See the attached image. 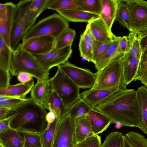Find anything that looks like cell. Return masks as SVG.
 <instances>
[{"instance_id": "37", "label": "cell", "mask_w": 147, "mask_h": 147, "mask_svg": "<svg viewBox=\"0 0 147 147\" xmlns=\"http://www.w3.org/2000/svg\"><path fill=\"white\" fill-rule=\"evenodd\" d=\"M124 135L118 131H113L106 137L101 147H122Z\"/></svg>"}, {"instance_id": "22", "label": "cell", "mask_w": 147, "mask_h": 147, "mask_svg": "<svg viewBox=\"0 0 147 147\" xmlns=\"http://www.w3.org/2000/svg\"><path fill=\"white\" fill-rule=\"evenodd\" d=\"M102 10L100 17L105 22L110 31L115 20L119 1L117 0H100Z\"/></svg>"}, {"instance_id": "6", "label": "cell", "mask_w": 147, "mask_h": 147, "mask_svg": "<svg viewBox=\"0 0 147 147\" xmlns=\"http://www.w3.org/2000/svg\"><path fill=\"white\" fill-rule=\"evenodd\" d=\"M122 57L114 60L96 72V81L90 90L109 89L118 85L120 88L123 79Z\"/></svg>"}, {"instance_id": "10", "label": "cell", "mask_w": 147, "mask_h": 147, "mask_svg": "<svg viewBox=\"0 0 147 147\" xmlns=\"http://www.w3.org/2000/svg\"><path fill=\"white\" fill-rule=\"evenodd\" d=\"M17 11L11 2L0 3V37L10 48L11 34Z\"/></svg>"}, {"instance_id": "30", "label": "cell", "mask_w": 147, "mask_h": 147, "mask_svg": "<svg viewBox=\"0 0 147 147\" xmlns=\"http://www.w3.org/2000/svg\"><path fill=\"white\" fill-rule=\"evenodd\" d=\"M76 35L75 30L68 28L56 39L54 48L60 49L72 44Z\"/></svg>"}, {"instance_id": "1", "label": "cell", "mask_w": 147, "mask_h": 147, "mask_svg": "<svg viewBox=\"0 0 147 147\" xmlns=\"http://www.w3.org/2000/svg\"><path fill=\"white\" fill-rule=\"evenodd\" d=\"M93 109L109 117L111 123L119 122L123 127L140 128L142 116L137 90L120 89Z\"/></svg>"}, {"instance_id": "49", "label": "cell", "mask_w": 147, "mask_h": 147, "mask_svg": "<svg viewBox=\"0 0 147 147\" xmlns=\"http://www.w3.org/2000/svg\"><path fill=\"white\" fill-rule=\"evenodd\" d=\"M56 118V115L55 113L52 111H49L47 113L45 119L47 124H50L53 122Z\"/></svg>"}, {"instance_id": "36", "label": "cell", "mask_w": 147, "mask_h": 147, "mask_svg": "<svg viewBox=\"0 0 147 147\" xmlns=\"http://www.w3.org/2000/svg\"><path fill=\"white\" fill-rule=\"evenodd\" d=\"M129 42L128 53L131 56L140 59L142 52L139 39L136 34L130 32L128 36Z\"/></svg>"}, {"instance_id": "47", "label": "cell", "mask_w": 147, "mask_h": 147, "mask_svg": "<svg viewBox=\"0 0 147 147\" xmlns=\"http://www.w3.org/2000/svg\"><path fill=\"white\" fill-rule=\"evenodd\" d=\"M14 115L0 120V133L10 128V124Z\"/></svg>"}, {"instance_id": "23", "label": "cell", "mask_w": 147, "mask_h": 147, "mask_svg": "<svg viewBox=\"0 0 147 147\" xmlns=\"http://www.w3.org/2000/svg\"><path fill=\"white\" fill-rule=\"evenodd\" d=\"M43 106L55 114L56 118H61L68 113L69 109L64 105L56 92L52 90Z\"/></svg>"}, {"instance_id": "25", "label": "cell", "mask_w": 147, "mask_h": 147, "mask_svg": "<svg viewBox=\"0 0 147 147\" xmlns=\"http://www.w3.org/2000/svg\"><path fill=\"white\" fill-rule=\"evenodd\" d=\"M75 133L78 143L96 134L93 131L91 126L85 117L75 119Z\"/></svg>"}, {"instance_id": "18", "label": "cell", "mask_w": 147, "mask_h": 147, "mask_svg": "<svg viewBox=\"0 0 147 147\" xmlns=\"http://www.w3.org/2000/svg\"><path fill=\"white\" fill-rule=\"evenodd\" d=\"M88 24L96 41H105L112 38L114 35L100 17L91 21Z\"/></svg>"}, {"instance_id": "40", "label": "cell", "mask_w": 147, "mask_h": 147, "mask_svg": "<svg viewBox=\"0 0 147 147\" xmlns=\"http://www.w3.org/2000/svg\"><path fill=\"white\" fill-rule=\"evenodd\" d=\"M79 48L80 57L89 62H92L93 56V46L91 43L80 39Z\"/></svg>"}, {"instance_id": "4", "label": "cell", "mask_w": 147, "mask_h": 147, "mask_svg": "<svg viewBox=\"0 0 147 147\" xmlns=\"http://www.w3.org/2000/svg\"><path fill=\"white\" fill-rule=\"evenodd\" d=\"M68 22L59 13L45 17L35 24L23 35L22 43L35 37L47 36L58 38L69 28Z\"/></svg>"}, {"instance_id": "50", "label": "cell", "mask_w": 147, "mask_h": 147, "mask_svg": "<svg viewBox=\"0 0 147 147\" xmlns=\"http://www.w3.org/2000/svg\"><path fill=\"white\" fill-rule=\"evenodd\" d=\"M10 110L4 108H0V120L7 118Z\"/></svg>"}, {"instance_id": "8", "label": "cell", "mask_w": 147, "mask_h": 147, "mask_svg": "<svg viewBox=\"0 0 147 147\" xmlns=\"http://www.w3.org/2000/svg\"><path fill=\"white\" fill-rule=\"evenodd\" d=\"M129 13L128 30L140 36L147 32V1L142 0H123Z\"/></svg>"}, {"instance_id": "31", "label": "cell", "mask_w": 147, "mask_h": 147, "mask_svg": "<svg viewBox=\"0 0 147 147\" xmlns=\"http://www.w3.org/2000/svg\"><path fill=\"white\" fill-rule=\"evenodd\" d=\"M118 1L115 20L128 30L129 16L127 5L123 0H118Z\"/></svg>"}, {"instance_id": "29", "label": "cell", "mask_w": 147, "mask_h": 147, "mask_svg": "<svg viewBox=\"0 0 147 147\" xmlns=\"http://www.w3.org/2000/svg\"><path fill=\"white\" fill-rule=\"evenodd\" d=\"M77 3L80 10L100 16L102 10L100 0H78Z\"/></svg>"}, {"instance_id": "41", "label": "cell", "mask_w": 147, "mask_h": 147, "mask_svg": "<svg viewBox=\"0 0 147 147\" xmlns=\"http://www.w3.org/2000/svg\"><path fill=\"white\" fill-rule=\"evenodd\" d=\"M101 137L96 135L78 143L75 147H101Z\"/></svg>"}, {"instance_id": "38", "label": "cell", "mask_w": 147, "mask_h": 147, "mask_svg": "<svg viewBox=\"0 0 147 147\" xmlns=\"http://www.w3.org/2000/svg\"><path fill=\"white\" fill-rule=\"evenodd\" d=\"M124 135L133 147H147V139L142 134L131 131Z\"/></svg>"}, {"instance_id": "17", "label": "cell", "mask_w": 147, "mask_h": 147, "mask_svg": "<svg viewBox=\"0 0 147 147\" xmlns=\"http://www.w3.org/2000/svg\"><path fill=\"white\" fill-rule=\"evenodd\" d=\"M34 85L33 80L26 83H19L8 87L0 88V95L25 99Z\"/></svg>"}, {"instance_id": "20", "label": "cell", "mask_w": 147, "mask_h": 147, "mask_svg": "<svg viewBox=\"0 0 147 147\" xmlns=\"http://www.w3.org/2000/svg\"><path fill=\"white\" fill-rule=\"evenodd\" d=\"M121 36H114L111 45L99 61L94 65L98 71L100 70L111 62L124 55L120 53L118 50L119 42Z\"/></svg>"}, {"instance_id": "48", "label": "cell", "mask_w": 147, "mask_h": 147, "mask_svg": "<svg viewBox=\"0 0 147 147\" xmlns=\"http://www.w3.org/2000/svg\"><path fill=\"white\" fill-rule=\"evenodd\" d=\"M138 37L142 52L147 51V34Z\"/></svg>"}, {"instance_id": "33", "label": "cell", "mask_w": 147, "mask_h": 147, "mask_svg": "<svg viewBox=\"0 0 147 147\" xmlns=\"http://www.w3.org/2000/svg\"><path fill=\"white\" fill-rule=\"evenodd\" d=\"M78 0H54L48 9L56 11L61 10H80Z\"/></svg>"}, {"instance_id": "13", "label": "cell", "mask_w": 147, "mask_h": 147, "mask_svg": "<svg viewBox=\"0 0 147 147\" xmlns=\"http://www.w3.org/2000/svg\"><path fill=\"white\" fill-rule=\"evenodd\" d=\"M56 39L50 36L36 37L22 43V47L33 55H42L54 49Z\"/></svg>"}, {"instance_id": "34", "label": "cell", "mask_w": 147, "mask_h": 147, "mask_svg": "<svg viewBox=\"0 0 147 147\" xmlns=\"http://www.w3.org/2000/svg\"><path fill=\"white\" fill-rule=\"evenodd\" d=\"M137 80L147 88V51L142 52L134 81Z\"/></svg>"}, {"instance_id": "53", "label": "cell", "mask_w": 147, "mask_h": 147, "mask_svg": "<svg viewBox=\"0 0 147 147\" xmlns=\"http://www.w3.org/2000/svg\"><path fill=\"white\" fill-rule=\"evenodd\" d=\"M147 34V32H146V33H145V34H142V35H140V36H138V35H138V36H139H139H142V35H144V34Z\"/></svg>"}, {"instance_id": "3", "label": "cell", "mask_w": 147, "mask_h": 147, "mask_svg": "<svg viewBox=\"0 0 147 147\" xmlns=\"http://www.w3.org/2000/svg\"><path fill=\"white\" fill-rule=\"evenodd\" d=\"M22 72L31 74L37 81L49 79V70L42 67L34 56L24 50L20 43L13 51L10 72L16 76Z\"/></svg>"}, {"instance_id": "21", "label": "cell", "mask_w": 147, "mask_h": 147, "mask_svg": "<svg viewBox=\"0 0 147 147\" xmlns=\"http://www.w3.org/2000/svg\"><path fill=\"white\" fill-rule=\"evenodd\" d=\"M0 146L2 147H24L21 132L10 128L0 132Z\"/></svg>"}, {"instance_id": "11", "label": "cell", "mask_w": 147, "mask_h": 147, "mask_svg": "<svg viewBox=\"0 0 147 147\" xmlns=\"http://www.w3.org/2000/svg\"><path fill=\"white\" fill-rule=\"evenodd\" d=\"M72 44L60 49H54L48 53L41 55H34L40 64L44 68L50 70L68 61L72 52Z\"/></svg>"}, {"instance_id": "2", "label": "cell", "mask_w": 147, "mask_h": 147, "mask_svg": "<svg viewBox=\"0 0 147 147\" xmlns=\"http://www.w3.org/2000/svg\"><path fill=\"white\" fill-rule=\"evenodd\" d=\"M47 113L43 106L27 98L22 103L10 110L7 118L14 115L10 128L18 131L40 134L47 125Z\"/></svg>"}, {"instance_id": "16", "label": "cell", "mask_w": 147, "mask_h": 147, "mask_svg": "<svg viewBox=\"0 0 147 147\" xmlns=\"http://www.w3.org/2000/svg\"><path fill=\"white\" fill-rule=\"evenodd\" d=\"M85 117L90 123L93 131L96 135L103 132L111 123L109 117L94 109L86 115Z\"/></svg>"}, {"instance_id": "35", "label": "cell", "mask_w": 147, "mask_h": 147, "mask_svg": "<svg viewBox=\"0 0 147 147\" xmlns=\"http://www.w3.org/2000/svg\"><path fill=\"white\" fill-rule=\"evenodd\" d=\"M103 42L96 41L93 45V56L92 62L95 64L100 59L111 44L113 37Z\"/></svg>"}, {"instance_id": "46", "label": "cell", "mask_w": 147, "mask_h": 147, "mask_svg": "<svg viewBox=\"0 0 147 147\" xmlns=\"http://www.w3.org/2000/svg\"><path fill=\"white\" fill-rule=\"evenodd\" d=\"M34 76L31 74L25 72L20 73L17 76L18 80L23 83H26L33 80Z\"/></svg>"}, {"instance_id": "26", "label": "cell", "mask_w": 147, "mask_h": 147, "mask_svg": "<svg viewBox=\"0 0 147 147\" xmlns=\"http://www.w3.org/2000/svg\"><path fill=\"white\" fill-rule=\"evenodd\" d=\"M140 102L142 119L140 129L147 135V88L144 86L139 87L137 90Z\"/></svg>"}, {"instance_id": "27", "label": "cell", "mask_w": 147, "mask_h": 147, "mask_svg": "<svg viewBox=\"0 0 147 147\" xmlns=\"http://www.w3.org/2000/svg\"><path fill=\"white\" fill-rule=\"evenodd\" d=\"M93 108L85 100L80 98L69 108L68 113L71 118L85 117Z\"/></svg>"}, {"instance_id": "24", "label": "cell", "mask_w": 147, "mask_h": 147, "mask_svg": "<svg viewBox=\"0 0 147 147\" xmlns=\"http://www.w3.org/2000/svg\"><path fill=\"white\" fill-rule=\"evenodd\" d=\"M68 22H89L99 18L98 15L79 10H61L56 11Z\"/></svg>"}, {"instance_id": "45", "label": "cell", "mask_w": 147, "mask_h": 147, "mask_svg": "<svg viewBox=\"0 0 147 147\" xmlns=\"http://www.w3.org/2000/svg\"><path fill=\"white\" fill-rule=\"evenodd\" d=\"M80 39L92 43L93 45L96 42L89 28L88 24L86 25L84 32L81 35Z\"/></svg>"}, {"instance_id": "55", "label": "cell", "mask_w": 147, "mask_h": 147, "mask_svg": "<svg viewBox=\"0 0 147 147\" xmlns=\"http://www.w3.org/2000/svg\"><path fill=\"white\" fill-rule=\"evenodd\" d=\"M0 147H1V146H0Z\"/></svg>"}, {"instance_id": "12", "label": "cell", "mask_w": 147, "mask_h": 147, "mask_svg": "<svg viewBox=\"0 0 147 147\" xmlns=\"http://www.w3.org/2000/svg\"><path fill=\"white\" fill-rule=\"evenodd\" d=\"M32 0H22L16 4L17 11L12 30L10 47L13 51L16 48L24 35L25 14Z\"/></svg>"}, {"instance_id": "19", "label": "cell", "mask_w": 147, "mask_h": 147, "mask_svg": "<svg viewBox=\"0 0 147 147\" xmlns=\"http://www.w3.org/2000/svg\"><path fill=\"white\" fill-rule=\"evenodd\" d=\"M52 90L49 79L37 81L31 90L30 98L37 103L43 106Z\"/></svg>"}, {"instance_id": "14", "label": "cell", "mask_w": 147, "mask_h": 147, "mask_svg": "<svg viewBox=\"0 0 147 147\" xmlns=\"http://www.w3.org/2000/svg\"><path fill=\"white\" fill-rule=\"evenodd\" d=\"M53 1L32 0L25 15L24 35L35 24L38 16L48 9Z\"/></svg>"}, {"instance_id": "7", "label": "cell", "mask_w": 147, "mask_h": 147, "mask_svg": "<svg viewBox=\"0 0 147 147\" xmlns=\"http://www.w3.org/2000/svg\"><path fill=\"white\" fill-rule=\"evenodd\" d=\"M51 147H75L78 143L75 133V119L67 113L57 119Z\"/></svg>"}, {"instance_id": "28", "label": "cell", "mask_w": 147, "mask_h": 147, "mask_svg": "<svg viewBox=\"0 0 147 147\" xmlns=\"http://www.w3.org/2000/svg\"><path fill=\"white\" fill-rule=\"evenodd\" d=\"M13 52L0 37V68L10 71Z\"/></svg>"}, {"instance_id": "43", "label": "cell", "mask_w": 147, "mask_h": 147, "mask_svg": "<svg viewBox=\"0 0 147 147\" xmlns=\"http://www.w3.org/2000/svg\"><path fill=\"white\" fill-rule=\"evenodd\" d=\"M9 71L0 68V88L8 87L11 78Z\"/></svg>"}, {"instance_id": "9", "label": "cell", "mask_w": 147, "mask_h": 147, "mask_svg": "<svg viewBox=\"0 0 147 147\" xmlns=\"http://www.w3.org/2000/svg\"><path fill=\"white\" fill-rule=\"evenodd\" d=\"M80 88H91L94 86L97 76L90 69L81 68L68 61L57 66Z\"/></svg>"}, {"instance_id": "51", "label": "cell", "mask_w": 147, "mask_h": 147, "mask_svg": "<svg viewBox=\"0 0 147 147\" xmlns=\"http://www.w3.org/2000/svg\"><path fill=\"white\" fill-rule=\"evenodd\" d=\"M122 147H133L124 135L123 136V142Z\"/></svg>"}, {"instance_id": "15", "label": "cell", "mask_w": 147, "mask_h": 147, "mask_svg": "<svg viewBox=\"0 0 147 147\" xmlns=\"http://www.w3.org/2000/svg\"><path fill=\"white\" fill-rule=\"evenodd\" d=\"M120 88L117 85L107 89L90 90L89 89L80 93V98L87 102L93 109L107 99Z\"/></svg>"}, {"instance_id": "32", "label": "cell", "mask_w": 147, "mask_h": 147, "mask_svg": "<svg viewBox=\"0 0 147 147\" xmlns=\"http://www.w3.org/2000/svg\"><path fill=\"white\" fill-rule=\"evenodd\" d=\"M57 119L53 123L47 125L40 134L42 147H51L53 142Z\"/></svg>"}, {"instance_id": "42", "label": "cell", "mask_w": 147, "mask_h": 147, "mask_svg": "<svg viewBox=\"0 0 147 147\" xmlns=\"http://www.w3.org/2000/svg\"><path fill=\"white\" fill-rule=\"evenodd\" d=\"M26 99H22L14 98L1 101L0 108H4L11 110L19 105Z\"/></svg>"}, {"instance_id": "52", "label": "cell", "mask_w": 147, "mask_h": 147, "mask_svg": "<svg viewBox=\"0 0 147 147\" xmlns=\"http://www.w3.org/2000/svg\"><path fill=\"white\" fill-rule=\"evenodd\" d=\"M115 127L117 129H119L123 127L122 124L119 122H117L115 123Z\"/></svg>"}, {"instance_id": "5", "label": "cell", "mask_w": 147, "mask_h": 147, "mask_svg": "<svg viewBox=\"0 0 147 147\" xmlns=\"http://www.w3.org/2000/svg\"><path fill=\"white\" fill-rule=\"evenodd\" d=\"M49 80L52 90L56 92L67 109L80 98V89L58 68Z\"/></svg>"}, {"instance_id": "44", "label": "cell", "mask_w": 147, "mask_h": 147, "mask_svg": "<svg viewBox=\"0 0 147 147\" xmlns=\"http://www.w3.org/2000/svg\"><path fill=\"white\" fill-rule=\"evenodd\" d=\"M118 50L119 52L123 55L128 53L129 50V42L128 36L121 37L119 41Z\"/></svg>"}, {"instance_id": "54", "label": "cell", "mask_w": 147, "mask_h": 147, "mask_svg": "<svg viewBox=\"0 0 147 147\" xmlns=\"http://www.w3.org/2000/svg\"><path fill=\"white\" fill-rule=\"evenodd\" d=\"M42 147V146H41V147Z\"/></svg>"}, {"instance_id": "39", "label": "cell", "mask_w": 147, "mask_h": 147, "mask_svg": "<svg viewBox=\"0 0 147 147\" xmlns=\"http://www.w3.org/2000/svg\"><path fill=\"white\" fill-rule=\"evenodd\" d=\"M24 140V147H40L42 146L40 134L20 131Z\"/></svg>"}]
</instances>
